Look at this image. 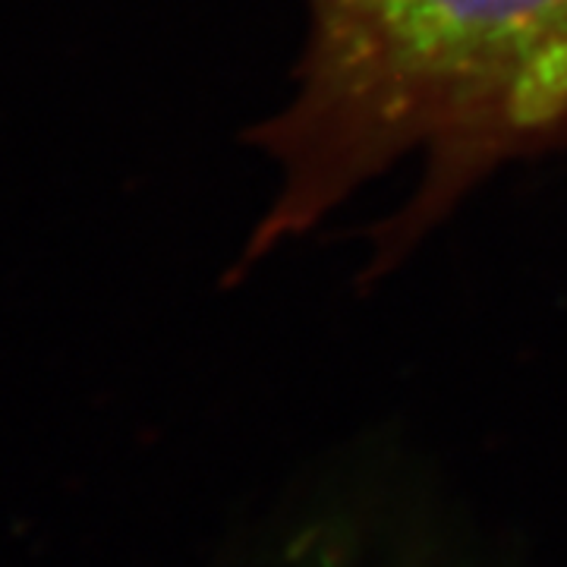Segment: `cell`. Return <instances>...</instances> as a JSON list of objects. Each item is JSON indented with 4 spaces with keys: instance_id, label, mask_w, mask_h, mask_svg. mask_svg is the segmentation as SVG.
<instances>
[{
    "instance_id": "1",
    "label": "cell",
    "mask_w": 567,
    "mask_h": 567,
    "mask_svg": "<svg viewBox=\"0 0 567 567\" xmlns=\"http://www.w3.org/2000/svg\"><path fill=\"white\" fill-rule=\"evenodd\" d=\"M297 92L259 130L281 189L249 256L404 162L401 230L507 162L567 145V0H306Z\"/></svg>"
}]
</instances>
